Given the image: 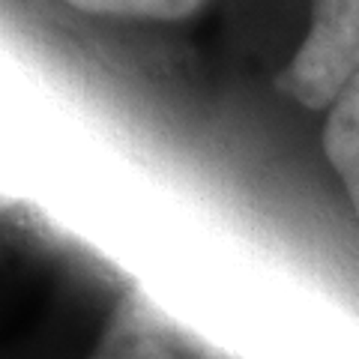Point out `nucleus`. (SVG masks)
Instances as JSON below:
<instances>
[{
    "label": "nucleus",
    "instance_id": "f257e3e1",
    "mask_svg": "<svg viewBox=\"0 0 359 359\" xmlns=\"http://www.w3.org/2000/svg\"><path fill=\"white\" fill-rule=\"evenodd\" d=\"M359 72V0H311V30L276 87L311 111L332 108Z\"/></svg>",
    "mask_w": 359,
    "mask_h": 359
},
{
    "label": "nucleus",
    "instance_id": "f03ea898",
    "mask_svg": "<svg viewBox=\"0 0 359 359\" xmlns=\"http://www.w3.org/2000/svg\"><path fill=\"white\" fill-rule=\"evenodd\" d=\"M90 359H240L177 320L144 290H129L117 302Z\"/></svg>",
    "mask_w": 359,
    "mask_h": 359
},
{
    "label": "nucleus",
    "instance_id": "7ed1b4c3",
    "mask_svg": "<svg viewBox=\"0 0 359 359\" xmlns=\"http://www.w3.org/2000/svg\"><path fill=\"white\" fill-rule=\"evenodd\" d=\"M323 153L335 168V174L341 177L344 192L359 219V72L351 78V84L341 90V96L335 99L327 114Z\"/></svg>",
    "mask_w": 359,
    "mask_h": 359
},
{
    "label": "nucleus",
    "instance_id": "20e7f679",
    "mask_svg": "<svg viewBox=\"0 0 359 359\" xmlns=\"http://www.w3.org/2000/svg\"><path fill=\"white\" fill-rule=\"evenodd\" d=\"M90 15L144 18V21H180L195 15L207 0H66Z\"/></svg>",
    "mask_w": 359,
    "mask_h": 359
}]
</instances>
